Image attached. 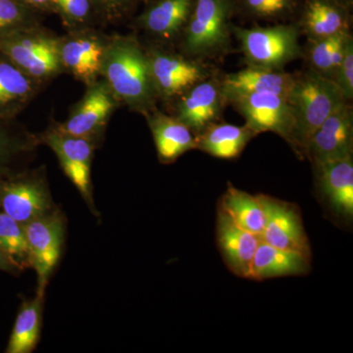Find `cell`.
<instances>
[{"mask_svg": "<svg viewBox=\"0 0 353 353\" xmlns=\"http://www.w3.org/2000/svg\"><path fill=\"white\" fill-rule=\"evenodd\" d=\"M101 73L117 99L138 110H148L157 90L150 72V58L132 39H118L105 46Z\"/></svg>", "mask_w": 353, "mask_h": 353, "instance_id": "cell-1", "label": "cell"}, {"mask_svg": "<svg viewBox=\"0 0 353 353\" xmlns=\"http://www.w3.org/2000/svg\"><path fill=\"white\" fill-rule=\"evenodd\" d=\"M288 101L292 116L290 145L303 155L316 130L332 113L347 102L334 81L315 70L294 77Z\"/></svg>", "mask_w": 353, "mask_h": 353, "instance_id": "cell-2", "label": "cell"}, {"mask_svg": "<svg viewBox=\"0 0 353 353\" xmlns=\"http://www.w3.org/2000/svg\"><path fill=\"white\" fill-rule=\"evenodd\" d=\"M60 43L31 28L0 37V52L36 81L55 75L61 67Z\"/></svg>", "mask_w": 353, "mask_h": 353, "instance_id": "cell-3", "label": "cell"}, {"mask_svg": "<svg viewBox=\"0 0 353 353\" xmlns=\"http://www.w3.org/2000/svg\"><path fill=\"white\" fill-rule=\"evenodd\" d=\"M236 34L252 67L278 70L299 52V32L290 26L236 29Z\"/></svg>", "mask_w": 353, "mask_h": 353, "instance_id": "cell-4", "label": "cell"}, {"mask_svg": "<svg viewBox=\"0 0 353 353\" xmlns=\"http://www.w3.org/2000/svg\"><path fill=\"white\" fill-rule=\"evenodd\" d=\"M228 0H196L185 32V48L190 54L206 55L222 50L229 41Z\"/></svg>", "mask_w": 353, "mask_h": 353, "instance_id": "cell-5", "label": "cell"}, {"mask_svg": "<svg viewBox=\"0 0 353 353\" xmlns=\"http://www.w3.org/2000/svg\"><path fill=\"white\" fill-rule=\"evenodd\" d=\"M243 116L246 126L256 134L272 132L290 145L292 116L288 97L275 94H236L224 97Z\"/></svg>", "mask_w": 353, "mask_h": 353, "instance_id": "cell-6", "label": "cell"}, {"mask_svg": "<svg viewBox=\"0 0 353 353\" xmlns=\"http://www.w3.org/2000/svg\"><path fill=\"white\" fill-rule=\"evenodd\" d=\"M265 226L260 239L267 245L311 256L310 243L299 208L290 202L260 194Z\"/></svg>", "mask_w": 353, "mask_h": 353, "instance_id": "cell-7", "label": "cell"}, {"mask_svg": "<svg viewBox=\"0 0 353 353\" xmlns=\"http://www.w3.org/2000/svg\"><path fill=\"white\" fill-rule=\"evenodd\" d=\"M30 263L34 267L39 278V294L43 290L51 272L61 255L64 239L63 221L57 214H46L24 225Z\"/></svg>", "mask_w": 353, "mask_h": 353, "instance_id": "cell-8", "label": "cell"}, {"mask_svg": "<svg viewBox=\"0 0 353 353\" xmlns=\"http://www.w3.org/2000/svg\"><path fill=\"white\" fill-rule=\"evenodd\" d=\"M353 119L347 103L336 109L309 139L304 157L313 165L352 157Z\"/></svg>", "mask_w": 353, "mask_h": 353, "instance_id": "cell-9", "label": "cell"}, {"mask_svg": "<svg viewBox=\"0 0 353 353\" xmlns=\"http://www.w3.org/2000/svg\"><path fill=\"white\" fill-rule=\"evenodd\" d=\"M320 199L330 212L341 221L353 218L352 157L314 165Z\"/></svg>", "mask_w": 353, "mask_h": 353, "instance_id": "cell-10", "label": "cell"}, {"mask_svg": "<svg viewBox=\"0 0 353 353\" xmlns=\"http://www.w3.org/2000/svg\"><path fill=\"white\" fill-rule=\"evenodd\" d=\"M216 240L227 268L238 277L250 279L253 259L261 243L260 236L234 224L218 206Z\"/></svg>", "mask_w": 353, "mask_h": 353, "instance_id": "cell-11", "label": "cell"}, {"mask_svg": "<svg viewBox=\"0 0 353 353\" xmlns=\"http://www.w3.org/2000/svg\"><path fill=\"white\" fill-rule=\"evenodd\" d=\"M46 143L57 155L64 173L81 194L92 203L90 164L92 145L90 139L55 131L46 137Z\"/></svg>", "mask_w": 353, "mask_h": 353, "instance_id": "cell-12", "label": "cell"}, {"mask_svg": "<svg viewBox=\"0 0 353 353\" xmlns=\"http://www.w3.org/2000/svg\"><path fill=\"white\" fill-rule=\"evenodd\" d=\"M114 106L115 101L108 85H94L71 113L68 120L57 131L90 139L104 126Z\"/></svg>", "mask_w": 353, "mask_h": 353, "instance_id": "cell-13", "label": "cell"}, {"mask_svg": "<svg viewBox=\"0 0 353 353\" xmlns=\"http://www.w3.org/2000/svg\"><path fill=\"white\" fill-rule=\"evenodd\" d=\"M148 58L155 90L165 97L182 94L205 80L204 69L190 60L163 53H157Z\"/></svg>", "mask_w": 353, "mask_h": 353, "instance_id": "cell-14", "label": "cell"}, {"mask_svg": "<svg viewBox=\"0 0 353 353\" xmlns=\"http://www.w3.org/2000/svg\"><path fill=\"white\" fill-rule=\"evenodd\" d=\"M222 99L224 97L221 85L213 81H201L190 88L181 99L178 106V119L197 136L218 119Z\"/></svg>", "mask_w": 353, "mask_h": 353, "instance_id": "cell-15", "label": "cell"}, {"mask_svg": "<svg viewBox=\"0 0 353 353\" xmlns=\"http://www.w3.org/2000/svg\"><path fill=\"white\" fill-rule=\"evenodd\" d=\"M311 270V256L303 253L282 250L267 243H259L253 259L250 280L303 276Z\"/></svg>", "mask_w": 353, "mask_h": 353, "instance_id": "cell-16", "label": "cell"}, {"mask_svg": "<svg viewBox=\"0 0 353 353\" xmlns=\"http://www.w3.org/2000/svg\"><path fill=\"white\" fill-rule=\"evenodd\" d=\"M294 76L278 70L248 67L225 77L221 90L223 97L236 94H275L288 97Z\"/></svg>", "mask_w": 353, "mask_h": 353, "instance_id": "cell-17", "label": "cell"}, {"mask_svg": "<svg viewBox=\"0 0 353 353\" xmlns=\"http://www.w3.org/2000/svg\"><path fill=\"white\" fill-rule=\"evenodd\" d=\"M0 201L3 212L23 225L48 214L50 209L48 194L34 181L9 183L2 190Z\"/></svg>", "mask_w": 353, "mask_h": 353, "instance_id": "cell-18", "label": "cell"}, {"mask_svg": "<svg viewBox=\"0 0 353 353\" xmlns=\"http://www.w3.org/2000/svg\"><path fill=\"white\" fill-rule=\"evenodd\" d=\"M158 157L164 163L176 161L179 157L197 150V136L178 118L155 114L150 118Z\"/></svg>", "mask_w": 353, "mask_h": 353, "instance_id": "cell-19", "label": "cell"}, {"mask_svg": "<svg viewBox=\"0 0 353 353\" xmlns=\"http://www.w3.org/2000/svg\"><path fill=\"white\" fill-rule=\"evenodd\" d=\"M105 46L94 37H78L60 43L61 64L83 82L92 83L101 73Z\"/></svg>", "mask_w": 353, "mask_h": 353, "instance_id": "cell-20", "label": "cell"}, {"mask_svg": "<svg viewBox=\"0 0 353 353\" xmlns=\"http://www.w3.org/2000/svg\"><path fill=\"white\" fill-rule=\"evenodd\" d=\"M255 136L257 134L246 125L213 123L197 134V150L221 159H234L240 157Z\"/></svg>", "mask_w": 353, "mask_h": 353, "instance_id": "cell-21", "label": "cell"}, {"mask_svg": "<svg viewBox=\"0 0 353 353\" xmlns=\"http://www.w3.org/2000/svg\"><path fill=\"white\" fill-rule=\"evenodd\" d=\"M218 206L234 224L245 231L261 236L265 226V210L260 194L253 196L229 185Z\"/></svg>", "mask_w": 353, "mask_h": 353, "instance_id": "cell-22", "label": "cell"}, {"mask_svg": "<svg viewBox=\"0 0 353 353\" xmlns=\"http://www.w3.org/2000/svg\"><path fill=\"white\" fill-rule=\"evenodd\" d=\"M36 80L8 58H0V113L17 110L36 92Z\"/></svg>", "mask_w": 353, "mask_h": 353, "instance_id": "cell-23", "label": "cell"}, {"mask_svg": "<svg viewBox=\"0 0 353 353\" xmlns=\"http://www.w3.org/2000/svg\"><path fill=\"white\" fill-rule=\"evenodd\" d=\"M192 0H160L143 17V26L152 34L173 36L187 24Z\"/></svg>", "mask_w": 353, "mask_h": 353, "instance_id": "cell-24", "label": "cell"}, {"mask_svg": "<svg viewBox=\"0 0 353 353\" xmlns=\"http://www.w3.org/2000/svg\"><path fill=\"white\" fill-rule=\"evenodd\" d=\"M43 294H39L30 303L23 304L6 352L8 353H29L36 348L41 326Z\"/></svg>", "mask_w": 353, "mask_h": 353, "instance_id": "cell-25", "label": "cell"}, {"mask_svg": "<svg viewBox=\"0 0 353 353\" xmlns=\"http://www.w3.org/2000/svg\"><path fill=\"white\" fill-rule=\"evenodd\" d=\"M305 27L315 39L329 38L347 31V20L340 9L322 0H314L305 14Z\"/></svg>", "mask_w": 353, "mask_h": 353, "instance_id": "cell-26", "label": "cell"}, {"mask_svg": "<svg viewBox=\"0 0 353 353\" xmlns=\"http://www.w3.org/2000/svg\"><path fill=\"white\" fill-rule=\"evenodd\" d=\"M350 39L352 37L345 31L329 38L316 39L310 50V61L315 71L327 78H333L343 61Z\"/></svg>", "mask_w": 353, "mask_h": 353, "instance_id": "cell-27", "label": "cell"}, {"mask_svg": "<svg viewBox=\"0 0 353 353\" xmlns=\"http://www.w3.org/2000/svg\"><path fill=\"white\" fill-rule=\"evenodd\" d=\"M0 250L13 266L31 264L24 225L3 211L0 212Z\"/></svg>", "mask_w": 353, "mask_h": 353, "instance_id": "cell-28", "label": "cell"}, {"mask_svg": "<svg viewBox=\"0 0 353 353\" xmlns=\"http://www.w3.org/2000/svg\"><path fill=\"white\" fill-rule=\"evenodd\" d=\"M32 20L30 6L19 0H0V37L29 27Z\"/></svg>", "mask_w": 353, "mask_h": 353, "instance_id": "cell-29", "label": "cell"}, {"mask_svg": "<svg viewBox=\"0 0 353 353\" xmlns=\"http://www.w3.org/2000/svg\"><path fill=\"white\" fill-rule=\"evenodd\" d=\"M332 80L338 85L345 97V101H348L353 97V43L352 39L348 41L345 57L340 66L334 72Z\"/></svg>", "mask_w": 353, "mask_h": 353, "instance_id": "cell-30", "label": "cell"}, {"mask_svg": "<svg viewBox=\"0 0 353 353\" xmlns=\"http://www.w3.org/2000/svg\"><path fill=\"white\" fill-rule=\"evenodd\" d=\"M92 0H53L52 6L69 22L83 23L92 11Z\"/></svg>", "mask_w": 353, "mask_h": 353, "instance_id": "cell-31", "label": "cell"}, {"mask_svg": "<svg viewBox=\"0 0 353 353\" xmlns=\"http://www.w3.org/2000/svg\"><path fill=\"white\" fill-rule=\"evenodd\" d=\"M250 10L264 17H272L285 12L290 7V0H245Z\"/></svg>", "mask_w": 353, "mask_h": 353, "instance_id": "cell-32", "label": "cell"}, {"mask_svg": "<svg viewBox=\"0 0 353 353\" xmlns=\"http://www.w3.org/2000/svg\"><path fill=\"white\" fill-rule=\"evenodd\" d=\"M92 2L101 7L102 10L109 15L113 16L119 14L126 7L129 0H92Z\"/></svg>", "mask_w": 353, "mask_h": 353, "instance_id": "cell-33", "label": "cell"}, {"mask_svg": "<svg viewBox=\"0 0 353 353\" xmlns=\"http://www.w3.org/2000/svg\"><path fill=\"white\" fill-rule=\"evenodd\" d=\"M19 1L30 7H43L52 6L53 0H19Z\"/></svg>", "mask_w": 353, "mask_h": 353, "instance_id": "cell-34", "label": "cell"}, {"mask_svg": "<svg viewBox=\"0 0 353 353\" xmlns=\"http://www.w3.org/2000/svg\"><path fill=\"white\" fill-rule=\"evenodd\" d=\"M9 146V141L3 132L0 131V155H3L7 152Z\"/></svg>", "mask_w": 353, "mask_h": 353, "instance_id": "cell-35", "label": "cell"}, {"mask_svg": "<svg viewBox=\"0 0 353 353\" xmlns=\"http://www.w3.org/2000/svg\"><path fill=\"white\" fill-rule=\"evenodd\" d=\"M13 266L9 259H7L6 255L4 254L3 252L0 250V269H4V270H9Z\"/></svg>", "mask_w": 353, "mask_h": 353, "instance_id": "cell-36", "label": "cell"}]
</instances>
